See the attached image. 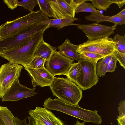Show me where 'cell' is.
<instances>
[{
  "mask_svg": "<svg viewBox=\"0 0 125 125\" xmlns=\"http://www.w3.org/2000/svg\"><path fill=\"white\" fill-rule=\"evenodd\" d=\"M43 106L49 110L60 111L86 122H90L99 125L102 121L101 117L98 114L97 110L84 109L79 105H73L66 103L58 98L53 99L49 97L44 101Z\"/></svg>",
  "mask_w": 125,
  "mask_h": 125,
  "instance_id": "6da1fadb",
  "label": "cell"
},
{
  "mask_svg": "<svg viewBox=\"0 0 125 125\" xmlns=\"http://www.w3.org/2000/svg\"><path fill=\"white\" fill-rule=\"evenodd\" d=\"M45 31L39 32L18 47L1 54L0 55L11 63L27 66L33 59L35 51L43 39Z\"/></svg>",
  "mask_w": 125,
  "mask_h": 125,
  "instance_id": "7a4b0ae2",
  "label": "cell"
},
{
  "mask_svg": "<svg viewBox=\"0 0 125 125\" xmlns=\"http://www.w3.org/2000/svg\"><path fill=\"white\" fill-rule=\"evenodd\" d=\"M49 87L53 95L58 98L66 103L79 105L83 97L82 90L67 78L54 77Z\"/></svg>",
  "mask_w": 125,
  "mask_h": 125,
  "instance_id": "3957f363",
  "label": "cell"
},
{
  "mask_svg": "<svg viewBox=\"0 0 125 125\" xmlns=\"http://www.w3.org/2000/svg\"><path fill=\"white\" fill-rule=\"evenodd\" d=\"M48 18L40 10L36 11H32L13 20L7 21L0 26V41L16 34L27 26Z\"/></svg>",
  "mask_w": 125,
  "mask_h": 125,
  "instance_id": "277c9868",
  "label": "cell"
},
{
  "mask_svg": "<svg viewBox=\"0 0 125 125\" xmlns=\"http://www.w3.org/2000/svg\"><path fill=\"white\" fill-rule=\"evenodd\" d=\"M48 28V25L41 22L34 23L25 27L16 34L0 41V55L18 47L37 33L45 31Z\"/></svg>",
  "mask_w": 125,
  "mask_h": 125,
  "instance_id": "5b68a950",
  "label": "cell"
},
{
  "mask_svg": "<svg viewBox=\"0 0 125 125\" xmlns=\"http://www.w3.org/2000/svg\"><path fill=\"white\" fill-rule=\"evenodd\" d=\"M117 51L115 43L111 38L104 37L86 42L78 45L76 50L80 54L83 52L94 53L105 56Z\"/></svg>",
  "mask_w": 125,
  "mask_h": 125,
  "instance_id": "8992f818",
  "label": "cell"
},
{
  "mask_svg": "<svg viewBox=\"0 0 125 125\" xmlns=\"http://www.w3.org/2000/svg\"><path fill=\"white\" fill-rule=\"evenodd\" d=\"M78 61L81 69L79 76L74 83L82 90H85L95 85L98 82L99 78L96 70L97 62L84 59H81Z\"/></svg>",
  "mask_w": 125,
  "mask_h": 125,
  "instance_id": "52a82bcc",
  "label": "cell"
},
{
  "mask_svg": "<svg viewBox=\"0 0 125 125\" xmlns=\"http://www.w3.org/2000/svg\"><path fill=\"white\" fill-rule=\"evenodd\" d=\"M23 66L9 63L0 67V84L1 90L0 97L2 98L15 80L20 76Z\"/></svg>",
  "mask_w": 125,
  "mask_h": 125,
  "instance_id": "ba28073f",
  "label": "cell"
},
{
  "mask_svg": "<svg viewBox=\"0 0 125 125\" xmlns=\"http://www.w3.org/2000/svg\"><path fill=\"white\" fill-rule=\"evenodd\" d=\"M74 60L62 55L59 51L54 52L46 61L44 66L54 76L65 75Z\"/></svg>",
  "mask_w": 125,
  "mask_h": 125,
  "instance_id": "9c48e42d",
  "label": "cell"
},
{
  "mask_svg": "<svg viewBox=\"0 0 125 125\" xmlns=\"http://www.w3.org/2000/svg\"><path fill=\"white\" fill-rule=\"evenodd\" d=\"M97 22L91 24H79L77 27L83 31L88 38V40H94L100 38L108 37L114 34L117 26H109Z\"/></svg>",
  "mask_w": 125,
  "mask_h": 125,
  "instance_id": "30bf717a",
  "label": "cell"
},
{
  "mask_svg": "<svg viewBox=\"0 0 125 125\" xmlns=\"http://www.w3.org/2000/svg\"><path fill=\"white\" fill-rule=\"evenodd\" d=\"M35 89V88H29L21 84L18 78L1 98V101H15L33 96L37 94L34 92Z\"/></svg>",
  "mask_w": 125,
  "mask_h": 125,
  "instance_id": "8fae6325",
  "label": "cell"
},
{
  "mask_svg": "<svg viewBox=\"0 0 125 125\" xmlns=\"http://www.w3.org/2000/svg\"><path fill=\"white\" fill-rule=\"evenodd\" d=\"M24 69L31 79L32 84L34 88L38 86L41 87L50 86L53 82L54 76L44 66L38 69L27 67H24Z\"/></svg>",
  "mask_w": 125,
  "mask_h": 125,
  "instance_id": "7c38bea8",
  "label": "cell"
},
{
  "mask_svg": "<svg viewBox=\"0 0 125 125\" xmlns=\"http://www.w3.org/2000/svg\"><path fill=\"white\" fill-rule=\"evenodd\" d=\"M29 114L35 120L44 125H65L63 122L46 108L36 107Z\"/></svg>",
  "mask_w": 125,
  "mask_h": 125,
  "instance_id": "4fadbf2b",
  "label": "cell"
},
{
  "mask_svg": "<svg viewBox=\"0 0 125 125\" xmlns=\"http://www.w3.org/2000/svg\"><path fill=\"white\" fill-rule=\"evenodd\" d=\"M88 21H94L100 23L103 21L110 22L114 24L122 25L125 24V16L118 17L105 16L101 13H91V14L85 17Z\"/></svg>",
  "mask_w": 125,
  "mask_h": 125,
  "instance_id": "5bb4252c",
  "label": "cell"
},
{
  "mask_svg": "<svg viewBox=\"0 0 125 125\" xmlns=\"http://www.w3.org/2000/svg\"><path fill=\"white\" fill-rule=\"evenodd\" d=\"M78 46L72 43L67 38L64 42L57 48L59 51L63 55L78 62L81 59L80 54L76 51Z\"/></svg>",
  "mask_w": 125,
  "mask_h": 125,
  "instance_id": "9a60e30c",
  "label": "cell"
},
{
  "mask_svg": "<svg viewBox=\"0 0 125 125\" xmlns=\"http://www.w3.org/2000/svg\"><path fill=\"white\" fill-rule=\"evenodd\" d=\"M79 19L69 16L59 19H50L49 18L41 22L42 24L49 25V28H57L59 30L65 26L71 25L77 26L78 24L74 23V21Z\"/></svg>",
  "mask_w": 125,
  "mask_h": 125,
  "instance_id": "2e32d148",
  "label": "cell"
},
{
  "mask_svg": "<svg viewBox=\"0 0 125 125\" xmlns=\"http://www.w3.org/2000/svg\"><path fill=\"white\" fill-rule=\"evenodd\" d=\"M57 49V48L46 42L43 39L35 51L34 57L38 56L47 61Z\"/></svg>",
  "mask_w": 125,
  "mask_h": 125,
  "instance_id": "e0dca14e",
  "label": "cell"
},
{
  "mask_svg": "<svg viewBox=\"0 0 125 125\" xmlns=\"http://www.w3.org/2000/svg\"><path fill=\"white\" fill-rule=\"evenodd\" d=\"M14 116L7 107L0 106V125H15Z\"/></svg>",
  "mask_w": 125,
  "mask_h": 125,
  "instance_id": "ac0fdd59",
  "label": "cell"
},
{
  "mask_svg": "<svg viewBox=\"0 0 125 125\" xmlns=\"http://www.w3.org/2000/svg\"><path fill=\"white\" fill-rule=\"evenodd\" d=\"M113 53L104 57L97 63L96 72L98 77H103L105 75L108 64L113 56Z\"/></svg>",
  "mask_w": 125,
  "mask_h": 125,
  "instance_id": "d6986e66",
  "label": "cell"
},
{
  "mask_svg": "<svg viewBox=\"0 0 125 125\" xmlns=\"http://www.w3.org/2000/svg\"><path fill=\"white\" fill-rule=\"evenodd\" d=\"M81 69V65L79 61L73 63L64 75L70 80L75 83L77 78L79 76Z\"/></svg>",
  "mask_w": 125,
  "mask_h": 125,
  "instance_id": "ffe728a7",
  "label": "cell"
},
{
  "mask_svg": "<svg viewBox=\"0 0 125 125\" xmlns=\"http://www.w3.org/2000/svg\"><path fill=\"white\" fill-rule=\"evenodd\" d=\"M57 1L61 10L66 16L74 18L75 9L68 0H57Z\"/></svg>",
  "mask_w": 125,
  "mask_h": 125,
  "instance_id": "44dd1931",
  "label": "cell"
},
{
  "mask_svg": "<svg viewBox=\"0 0 125 125\" xmlns=\"http://www.w3.org/2000/svg\"><path fill=\"white\" fill-rule=\"evenodd\" d=\"M53 13L54 19H59L65 18L66 16L61 10L57 0H47Z\"/></svg>",
  "mask_w": 125,
  "mask_h": 125,
  "instance_id": "7402d4cb",
  "label": "cell"
},
{
  "mask_svg": "<svg viewBox=\"0 0 125 125\" xmlns=\"http://www.w3.org/2000/svg\"><path fill=\"white\" fill-rule=\"evenodd\" d=\"M81 12H89L91 13H100L93 5L89 2H84L79 5L76 9L75 12L78 14Z\"/></svg>",
  "mask_w": 125,
  "mask_h": 125,
  "instance_id": "603a6c76",
  "label": "cell"
},
{
  "mask_svg": "<svg viewBox=\"0 0 125 125\" xmlns=\"http://www.w3.org/2000/svg\"><path fill=\"white\" fill-rule=\"evenodd\" d=\"M113 39L115 43L117 51L125 53V34L121 36L117 34Z\"/></svg>",
  "mask_w": 125,
  "mask_h": 125,
  "instance_id": "cb8c5ba5",
  "label": "cell"
},
{
  "mask_svg": "<svg viewBox=\"0 0 125 125\" xmlns=\"http://www.w3.org/2000/svg\"><path fill=\"white\" fill-rule=\"evenodd\" d=\"M40 10L49 17L54 16L50 6L47 0H37Z\"/></svg>",
  "mask_w": 125,
  "mask_h": 125,
  "instance_id": "d4e9b609",
  "label": "cell"
},
{
  "mask_svg": "<svg viewBox=\"0 0 125 125\" xmlns=\"http://www.w3.org/2000/svg\"><path fill=\"white\" fill-rule=\"evenodd\" d=\"M95 8L106 11L113 4L111 0H90Z\"/></svg>",
  "mask_w": 125,
  "mask_h": 125,
  "instance_id": "484cf974",
  "label": "cell"
},
{
  "mask_svg": "<svg viewBox=\"0 0 125 125\" xmlns=\"http://www.w3.org/2000/svg\"><path fill=\"white\" fill-rule=\"evenodd\" d=\"M80 59H85L96 62L105 57L94 53L87 52H82L80 54Z\"/></svg>",
  "mask_w": 125,
  "mask_h": 125,
  "instance_id": "4316f807",
  "label": "cell"
},
{
  "mask_svg": "<svg viewBox=\"0 0 125 125\" xmlns=\"http://www.w3.org/2000/svg\"><path fill=\"white\" fill-rule=\"evenodd\" d=\"M46 61L45 59L40 57H34L30 63L26 67L34 69H39L44 66Z\"/></svg>",
  "mask_w": 125,
  "mask_h": 125,
  "instance_id": "83f0119b",
  "label": "cell"
},
{
  "mask_svg": "<svg viewBox=\"0 0 125 125\" xmlns=\"http://www.w3.org/2000/svg\"><path fill=\"white\" fill-rule=\"evenodd\" d=\"M38 5L37 0H23L18 1V6L23 7L30 12L32 11L34 7Z\"/></svg>",
  "mask_w": 125,
  "mask_h": 125,
  "instance_id": "f1b7e54d",
  "label": "cell"
},
{
  "mask_svg": "<svg viewBox=\"0 0 125 125\" xmlns=\"http://www.w3.org/2000/svg\"><path fill=\"white\" fill-rule=\"evenodd\" d=\"M28 123L27 124L26 121V118L23 120L18 118L14 116L13 121L15 125H35V121L34 119L31 116H28Z\"/></svg>",
  "mask_w": 125,
  "mask_h": 125,
  "instance_id": "f546056e",
  "label": "cell"
},
{
  "mask_svg": "<svg viewBox=\"0 0 125 125\" xmlns=\"http://www.w3.org/2000/svg\"><path fill=\"white\" fill-rule=\"evenodd\" d=\"M113 54L118 61L120 65L125 69V53H121L116 50L114 51Z\"/></svg>",
  "mask_w": 125,
  "mask_h": 125,
  "instance_id": "4dcf8cb0",
  "label": "cell"
},
{
  "mask_svg": "<svg viewBox=\"0 0 125 125\" xmlns=\"http://www.w3.org/2000/svg\"><path fill=\"white\" fill-rule=\"evenodd\" d=\"M117 60L113 54V56L110 60L108 64L106 69V72H114L116 67Z\"/></svg>",
  "mask_w": 125,
  "mask_h": 125,
  "instance_id": "1f68e13d",
  "label": "cell"
},
{
  "mask_svg": "<svg viewBox=\"0 0 125 125\" xmlns=\"http://www.w3.org/2000/svg\"><path fill=\"white\" fill-rule=\"evenodd\" d=\"M3 1L8 7L11 10L16 8L18 6V0H4Z\"/></svg>",
  "mask_w": 125,
  "mask_h": 125,
  "instance_id": "d6a6232c",
  "label": "cell"
},
{
  "mask_svg": "<svg viewBox=\"0 0 125 125\" xmlns=\"http://www.w3.org/2000/svg\"><path fill=\"white\" fill-rule=\"evenodd\" d=\"M119 107H118V110L119 115H125V100L121 101L119 103Z\"/></svg>",
  "mask_w": 125,
  "mask_h": 125,
  "instance_id": "836d02e7",
  "label": "cell"
},
{
  "mask_svg": "<svg viewBox=\"0 0 125 125\" xmlns=\"http://www.w3.org/2000/svg\"><path fill=\"white\" fill-rule=\"evenodd\" d=\"M70 3L75 9L77 8L82 3L90 0H68Z\"/></svg>",
  "mask_w": 125,
  "mask_h": 125,
  "instance_id": "e575fe53",
  "label": "cell"
},
{
  "mask_svg": "<svg viewBox=\"0 0 125 125\" xmlns=\"http://www.w3.org/2000/svg\"><path fill=\"white\" fill-rule=\"evenodd\" d=\"M117 120L119 125H125V115L118 116Z\"/></svg>",
  "mask_w": 125,
  "mask_h": 125,
  "instance_id": "d590c367",
  "label": "cell"
},
{
  "mask_svg": "<svg viewBox=\"0 0 125 125\" xmlns=\"http://www.w3.org/2000/svg\"><path fill=\"white\" fill-rule=\"evenodd\" d=\"M111 1L113 3L117 4L120 9H121L125 3V0H111Z\"/></svg>",
  "mask_w": 125,
  "mask_h": 125,
  "instance_id": "8d00e7d4",
  "label": "cell"
},
{
  "mask_svg": "<svg viewBox=\"0 0 125 125\" xmlns=\"http://www.w3.org/2000/svg\"><path fill=\"white\" fill-rule=\"evenodd\" d=\"M115 16L121 17L125 16V9L122 10L117 14L114 15Z\"/></svg>",
  "mask_w": 125,
  "mask_h": 125,
  "instance_id": "74e56055",
  "label": "cell"
},
{
  "mask_svg": "<svg viewBox=\"0 0 125 125\" xmlns=\"http://www.w3.org/2000/svg\"><path fill=\"white\" fill-rule=\"evenodd\" d=\"M85 123L86 122H83V123H80L77 120L76 123L74 125H84Z\"/></svg>",
  "mask_w": 125,
  "mask_h": 125,
  "instance_id": "f35d334b",
  "label": "cell"
},
{
  "mask_svg": "<svg viewBox=\"0 0 125 125\" xmlns=\"http://www.w3.org/2000/svg\"><path fill=\"white\" fill-rule=\"evenodd\" d=\"M35 121V125H44L37 121Z\"/></svg>",
  "mask_w": 125,
  "mask_h": 125,
  "instance_id": "ab89813d",
  "label": "cell"
},
{
  "mask_svg": "<svg viewBox=\"0 0 125 125\" xmlns=\"http://www.w3.org/2000/svg\"><path fill=\"white\" fill-rule=\"evenodd\" d=\"M1 90V87L0 84V95Z\"/></svg>",
  "mask_w": 125,
  "mask_h": 125,
  "instance_id": "60d3db41",
  "label": "cell"
}]
</instances>
